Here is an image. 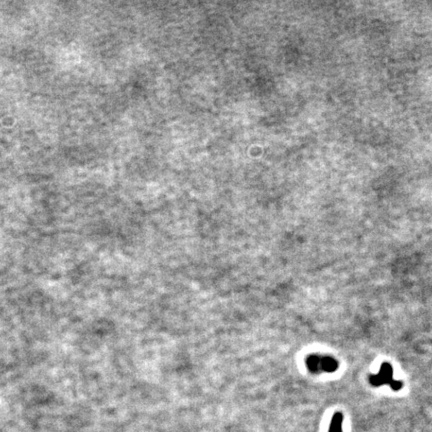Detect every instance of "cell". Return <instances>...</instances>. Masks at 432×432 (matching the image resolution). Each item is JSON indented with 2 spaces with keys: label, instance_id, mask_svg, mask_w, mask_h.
<instances>
[{
  "label": "cell",
  "instance_id": "7a4b0ae2",
  "mask_svg": "<svg viewBox=\"0 0 432 432\" xmlns=\"http://www.w3.org/2000/svg\"><path fill=\"white\" fill-rule=\"evenodd\" d=\"M393 381V368L388 362H383L380 366L378 374H372L369 376V382L374 387H379L384 384L390 385Z\"/></svg>",
  "mask_w": 432,
  "mask_h": 432
},
{
  "label": "cell",
  "instance_id": "277c9868",
  "mask_svg": "<svg viewBox=\"0 0 432 432\" xmlns=\"http://www.w3.org/2000/svg\"><path fill=\"white\" fill-rule=\"evenodd\" d=\"M389 386L394 391H398V390H400L403 387V382L402 381H397V380H394V381Z\"/></svg>",
  "mask_w": 432,
  "mask_h": 432
},
{
  "label": "cell",
  "instance_id": "3957f363",
  "mask_svg": "<svg viewBox=\"0 0 432 432\" xmlns=\"http://www.w3.org/2000/svg\"><path fill=\"white\" fill-rule=\"evenodd\" d=\"M342 421H343L342 413L336 412L332 417L329 427V432H342Z\"/></svg>",
  "mask_w": 432,
  "mask_h": 432
},
{
  "label": "cell",
  "instance_id": "6da1fadb",
  "mask_svg": "<svg viewBox=\"0 0 432 432\" xmlns=\"http://www.w3.org/2000/svg\"><path fill=\"white\" fill-rule=\"evenodd\" d=\"M306 365L308 369L313 373L334 372L338 368V362L329 356L310 355L306 359Z\"/></svg>",
  "mask_w": 432,
  "mask_h": 432
}]
</instances>
